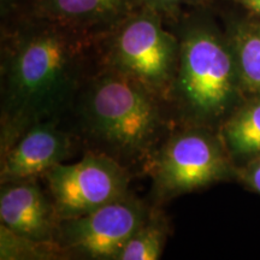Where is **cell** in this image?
Returning <instances> with one entry per match:
<instances>
[{
  "mask_svg": "<svg viewBox=\"0 0 260 260\" xmlns=\"http://www.w3.org/2000/svg\"><path fill=\"white\" fill-rule=\"evenodd\" d=\"M218 133L235 168L260 155V96L245 98Z\"/></svg>",
  "mask_w": 260,
  "mask_h": 260,
  "instance_id": "8fae6325",
  "label": "cell"
},
{
  "mask_svg": "<svg viewBox=\"0 0 260 260\" xmlns=\"http://www.w3.org/2000/svg\"><path fill=\"white\" fill-rule=\"evenodd\" d=\"M0 220L2 225L22 237L57 242L60 219L51 197L32 180L3 184Z\"/></svg>",
  "mask_w": 260,
  "mask_h": 260,
  "instance_id": "9c48e42d",
  "label": "cell"
},
{
  "mask_svg": "<svg viewBox=\"0 0 260 260\" xmlns=\"http://www.w3.org/2000/svg\"><path fill=\"white\" fill-rule=\"evenodd\" d=\"M2 241H0V258L19 259V258H46L45 255H53L51 247L59 246L58 242H41L22 237L12 233L8 228L2 225Z\"/></svg>",
  "mask_w": 260,
  "mask_h": 260,
  "instance_id": "5bb4252c",
  "label": "cell"
},
{
  "mask_svg": "<svg viewBox=\"0 0 260 260\" xmlns=\"http://www.w3.org/2000/svg\"><path fill=\"white\" fill-rule=\"evenodd\" d=\"M71 139L56 121L41 122L24 132L2 152V184L45 175L70 155Z\"/></svg>",
  "mask_w": 260,
  "mask_h": 260,
  "instance_id": "ba28073f",
  "label": "cell"
},
{
  "mask_svg": "<svg viewBox=\"0 0 260 260\" xmlns=\"http://www.w3.org/2000/svg\"><path fill=\"white\" fill-rule=\"evenodd\" d=\"M147 217L144 204L126 194L83 216L61 219L57 242L84 258L117 260Z\"/></svg>",
  "mask_w": 260,
  "mask_h": 260,
  "instance_id": "52a82bcc",
  "label": "cell"
},
{
  "mask_svg": "<svg viewBox=\"0 0 260 260\" xmlns=\"http://www.w3.org/2000/svg\"><path fill=\"white\" fill-rule=\"evenodd\" d=\"M155 190L164 198L190 193L235 174L219 133L189 124L174 134L151 158Z\"/></svg>",
  "mask_w": 260,
  "mask_h": 260,
  "instance_id": "5b68a950",
  "label": "cell"
},
{
  "mask_svg": "<svg viewBox=\"0 0 260 260\" xmlns=\"http://www.w3.org/2000/svg\"><path fill=\"white\" fill-rule=\"evenodd\" d=\"M141 6V0H27L18 12L100 35Z\"/></svg>",
  "mask_w": 260,
  "mask_h": 260,
  "instance_id": "30bf717a",
  "label": "cell"
},
{
  "mask_svg": "<svg viewBox=\"0 0 260 260\" xmlns=\"http://www.w3.org/2000/svg\"><path fill=\"white\" fill-rule=\"evenodd\" d=\"M167 235L165 223L159 217L148 216L123 247L117 260H157L161 256Z\"/></svg>",
  "mask_w": 260,
  "mask_h": 260,
  "instance_id": "4fadbf2b",
  "label": "cell"
},
{
  "mask_svg": "<svg viewBox=\"0 0 260 260\" xmlns=\"http://www.w3.org/2000/svg\"><path fill=\"white\" fill-rule=\"evenodd\" d=\"M96 47L107 68L128 75L159 99H170L178 39L158 12L141 6L98 35Z\"/></svg>",
  "mask_w": 260,
  "mask_h": 260,
  "instance_id": "277c9868",
  "label": "cell"
},
{
  "mask_svg": "<svg viewBox=\"0 0 260 260\" xmlns=\"http://www.w3.org/2000/svg\"><path fill=\"white\" fill-rule=\"evenodd\" d=\"M235 175L247 187L260 195V155L236 167Z\"/></svg>",
  "mask_w": 260,
  "mask_h": 260,
  "instance_id": "2e32d148",
  "label": "cell"
},
{
  "mask_svg": "<svg viewBox=\"0 0 260 260\" xmlns=\"http://www.w3.org/2000/svg\"><path fill=\"white\" fill-rule=\"evenodd\" d=\"M96 37L18 12L3 32L2 152L70 105Z\"/></svg>",
  "mask_w": 260,
  "mask_h": 260,
  "instance_id": "6da1fadb",
  "label": "cell"
},
{
  "mask_svg": "<svg viewBox=\"0 0 260 260\" xmlns=\"http://www.w3.org/2000/svg\"><path fill=\"white\" fill-rule=\"evenodd\" d=\"M175 22L178 60L171 98L189 124L219 126L245 99L226 31L200 10Z\"/></svg>",
  "mask_w": 260,
  "mask_h": 260,
  "instance_id": "7a4b0ae2",
  "label": "cell"
},
{
  "mask_svg": "<svg viewBox=\"0 0 260 260\" xmlns=\"http://www.w3.org/2000/svg\"><path fill=\"white\" fill-rule=\"evenodd\" d=\"M226 35L235 57L245 98L260 96V19L234 17L226 23Z\"/></svg>",
  "mask_w": 260,
  "mask_h": 260,
  "instance_id": "7c38bea8",
  "label": "cell"
},
{
  "mask_svg": "<svg viewBox=\"0 0 260 260\" xmlns=\"http://www.w3.org/2000/svg\"><path fill=\"white\" fill-rule=\"evenodd\" d=\"M81 113L89 135L122 158L153 157L165 128L159 98L107 67L87 88Z\"/></svg>",
  "mask_w": 260,
  "mask_h": 260,
  "instance_id": "3957f363",
  "label": "cell"
},
{
  "mask_svg": "<svg viewBox=\"0 0 260 260\" xmlns=\"http://www.w3.org/2000/svg\"><path fill=\"white\" fill-rule=\"evenodd\" d=\"M253 17L260 19V0H234Z\"/></svg>",
  "mask_w": 260,
  "mask_h": 260,
  "instance_id": "e0dca14e",
  "label": "cell"
},
{
  "mask_svg": "<svg viewBox=\"0 0 260 260\" xmlns=\"http://www.w3.org/2000/svg\"><path fill=\"white\" fill-rule=\"evenodd\" d=\"M44 176L60 220L83 216L128 194V172L104 152H90L74 164L60 162Z\"/></svg>",
  "mask_w": 260,
  "mask_h": 260,
  "instance_id": "8992f818",
  "label": "cell"
},
{
  "mask_svg": "<svg viewBox=\"0 0 260 260\" xmlns=\"http://www.w3.org/2000/svg\"><path fill=\"white\" fill-rule=\"evenodd\" d=\"M204 0H141V4L158 12L164 19L176 21L187 6H198Z\"/></svg>",
  "mask_w": 260,
  "mask_h": 260,
  "instance_id": "9a60e30c",
  "label": "cell"
}]
</instances>
